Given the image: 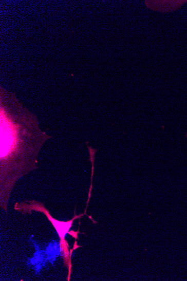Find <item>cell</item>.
Masks as SVG:
<instances>
[{
	"label": "cell",
	"mask_w": 187,
	"mask_h": 281,
	"mask_svg": "<svg viewBox=\"0 0 187 281\" xmlns=\"http://www.w3.org/2000/svg\"><path fill=\"white\" fill-rule=\"evenodd\" d=\"M51 136L30 115H17L2 102L0 110V205L6 212L12 191L25 175L39 168L38 157Z\"/></svg>",
	"instance_id": "6da1fadb"
},
{
	"label": "cell",
	"mask_w": 187,
	"mask_h": 281,
	"mask_svg": "<svg viewBox=\"0 0 187 281\" xmlns=\"http://www.w3.org/2000/svg\"><path fill=\"white\" fill-rule=\"evenodd\" d=\"M14 210L20 211L23 214H31L32 211L45 214L49 221L53 226L60 237L61 255L64 259L65 265L69 267V271H70L71 253L70 254L69 252L70 247L68 245L67 241L65 240V237L67 234L69 233L74 220L81 218L85 215H86V214L84 213L79 216H74L72 219L67 222L60 221L53 218L50 215L49 211L46 209L43 203L35 200L26 201L21 203H16L14 206Z\"/></svg>",
	"instance_id": "7a4b0ae2"
},
{
	"label": "cell",
	"mask_w": 187,
	"mask_h": 281,
	"mask_svg": "<svg viewBox=\"0 0 187 281\" xmlns=\"http://www.w3.org/2000/svg\"><path fill=\"white\" fill-rule=\"evenodd\" d=\"M185 136H186V137L187 138V132H186V134H185Z\"/></svg>",
	"instance_id": "3957f363"
}]
</instances>
